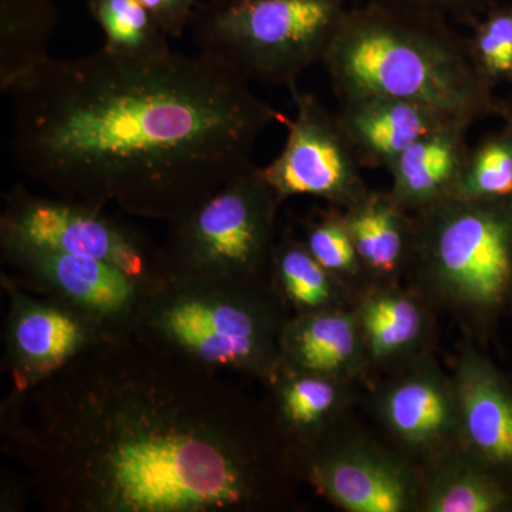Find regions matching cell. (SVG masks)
<instances>
[{"mask_svg": "<svg viewBox=\"0 0 512 512\" xmlns=\"http://www.w3.org/2000/svg\"><path fill=\"white\" fill-rule=\"evenodd\" d=\"M295 117L286 119V141L279 156L259 167L281 202L320 198L335 207H352L369 192L362 164L340 126L338 114L313 93H292Z\"/></svg>", "mask_w": 512, "mask_h": 512, "instance_id": "cell-10", "label": "cell"}, {"mask_svg": "<svg viewBox=\"0 0 512 512\" xmlns=\"http://www.w3.org/2000/svg\"><path fill=\"white\" fill-rule=\"evenodd\" d=\"M468 56L488 89L512 87V3L497 2L471 26Z\"/></svg>", "mask_w": 512, "mask_h": 512, "instance_id": "cell-26", "label": "cell"}, {"mask_svg": "<svg viewBox=\"0 0 512 512\" xmlns=\"http://www.w3.org/2000/svg\"><path fill=\"white\" fill-rule=\"evenodd\" d=\"M511 495L477 464L451 458L437 468L427 488L430 512H497L510 507Z\"/></svg>", "mask_w": 512, "mask_h": 512, "instance_id": "cell-22", "label": "cell"}, {"mask_svg": "<svg viewBox=\"0 0 512 512\" xmlns=\"http://www.w3.org/2000/svg\"><path fill=\"white\" fill-rule=\"evenodd\" d=\"M500 116L503 117L504 126L512 131V87L507 99L501 100Z\"/></svg>", "mask_w": 512, "mask_h": 512, "instance_id": "cell-30", "label": "cell"}, {"mask_svg": "<svg viewBox=\"0 0 512 512\" xmlns=\"http://www.w3.org/2000/svg\"><path fill=\"white\" fill-rule=\"evenodd\" d=\"M286 319L271 281L160 276L134 335L214 372L266 384L281 370L279 339Z\"/></svg>", "mask_w": 512, "mask_h": 512, "instance_id": "cell-4", "label": "cell"}, {"mask_svg": "<svg viewBox=\"0 0 512 512\" xmlns=\"http://www.w3.org/2000/svg\"><path fill=\"white\" fill-rule=\"evenodd\" d=\"M413 252L458 301L503 305L512 293V200L451 198L417 212Z\"/></svg>", "mask_w": 512, "mask_h": 512, "instance_id": "cell-7", "label": "cell"}, {"mask_svg": "<svg viewBox=\"0 0 512 512\" xmlns=\"http://www.w3.org/2000/svg\"><path fill=\"white\" fill-rule=\"evenodd\" d=\"M336 114L362 167L386 171L416 141L454 119L426 104L386 96L343 101Z\"/></svg>", "mask_w": 512, "mask_h": 512, "instance_id": "cell-13", "label": "cell"}, {"mask_svg": "<svg viewBox=\"0 0 512 512\" xmlns=\"http://www.w3.org/2000/svg\"><path fill=\"white\" fill-rule=\"evenodd\" d=\"M170 37L184 35L195 13V0H140Z\"/></svg>", "mask_w": 512, "mask_h": 512, "instance_id": "cell-29", "label": "cell"}, {"mask_svg": "<svg viewBox=\"0 0 512 512\" xmlns=\"http://www.w3.org/2000/svg\"><path fill=\"white\" fill-rule=\"evenodd\" d=\"M335 276L313 258L303 241L286 234L276 242L271 284L285 308L299 313L332 308L336 298Z\"/></svg>", "mask_w": 512, "mask_h": 512, "instance_id": "cell-21", "label": "cell"}, {"mask_svg": "<svg viewBox=\"0 0 512 512\" xmlns=\"http://www.w3.org/2000/svg\"><path fill=\"white\" fill-rule=\"evenodd\" d=\"M458 423L484 463L512 468V390L476 353L461 360L457 376Z\"/></svg>", "mask_w": 512, "mask_h": 512, "instance_id": "cell-15", "label": "cell"}, {"mask_svg": "<svg viewBox=\"0 0 512 512\" xmlns=\"http://www.w3.org/2000/svg\"><path fill=\"white\" fill-rule=\"evenodd\" d=\"M3 264L16 284L79 315L103 338L136 333L151 288L158 279L127 274L99 259L63 254L0 235Z\"/></svg>", "mask_w": 512, "mask_h": 512, "instance_id": "cell-8", "label": "cell"}, {"mask_svg": "<svg viewBox=\"0 0 512 512\" xmlns=\"http://www.w3.org/2000/svg\"><path fill=\"white\" fill-rule=\"evenodd\" d=\"M360 262L377 274H393L413 252L414 220L389 191H369L343 212Z\"/></svg>", "mask_w": 512, "mask_h": 512, "instance_id": "cell-17", "label": "cell"}, {"mask_svg": "<svg viewBox=\"0 0 512 512\" xmlns=\"http://www.w3.org/2000/svg\"><path fill=\"white\" fill-rule=\"evenodd\" d=\"M383 410L390 429L417 446L439 443L458 424L456 396L430 373L397 383L387 393Z\"/></svg>", "mask_w": 512, "mask_h": 512, "instance_id": "cell-19", "label": "cell"}, {"mask_svg": "<svg viewBox=\"0 0 512 512\" xmlns=\"http://www.w3.org/2000/svg\"><path fill=\"white\" fill-rule=\"evenodd\" d=\"M278 200L259 167L168 221L160 276L218 282L271 281Z\"/></svg>", "mask_w": 512, "mask_h": 512, "instance_id": "cell-6", "label": "cell"}, {"mask_svg": "<svg viewBox=\"0 0 512 512\" xmlns=\"http://www.w3.org/2000/svg\"><path fill=\"white\" fill-rule=\"evenodd\" d=\"M2 288L8 296L3 363L12 377V390L35 386L106 339L79 315L22 288L5 271Z\"/></svg>", "mask_w": 512, "mask_h": 512, "instance_id": "cell-11", "label": "cell"}, {"mask_svg": "<svg viewBox=\"0 0 512 512\" xmlns=\"http://www.w3.org/2000/svg\"><path fill=\"white\" fill-rule=\"evenodd\" d=\"M231 2V0H208V3H225Z\"/></svg>", "mask_w": 512, "mask_h": 512, "instance_id": "cell-31", "label": "cell"}, {"mask_svg": "<svg viewBox=\"0 0 512 512\" xmlns=\"http://www.w3.org/2000/svg\"><path fill=\"white\" fill-rule=\"evenodd\" d=\"M456 198L512 200V131L503 127L470 148Z\"/></svg>", "mask_w": 512, "mask_h": 512, "instance_id": "cell-25", "label": "cell"}, {"mask_svg": "<svg viewBox=\"0 0 512 512\" xmlns=\"http://www.w3.org/2000/svg\"><path fill=\"white\" fill-rule=\"evenodd\" d=\"M359 336L356 319L333 306L293 315L279 339L281 367L338 380L359 359Z\"/></svg>", "mask_w": 512, "mask_h": 512, "instance_id": "cell-16", "label": "cell"}, {"mask_svg": "<svg viewBox=\"0 0 512 512\" xmlns=\"http://www.w3.org/2000/svg\"><path fill=\"white\" fill-rule=\"evenodd\" d=\"M350 0H231L194 13L202 52L248 77L295 93L306 70L322 63Z\"/></svg>", "mask_w": 512, "mask_h": 512, "instance_id": "cell-5", "label": "cell"}, {"mask_svg": "<svg viewBox=\"0 0 512 512\" xmlns=\"http://www.w3.org/2000/svg\"><path fill=\"white\" fill-rule=\"evenodd\" d=\"M211 53L50 56L10 89L16 164L56 197L171 221L254 167L288 117Z\"/></svg>", "mask_w": 512, "mask_h": 512, "instance_id": "cell-2", "label": "cell"}, {"mask_svg": "<svg viewBox=\"0 0 512 512\" xmlns=\"http://www.w3.org/2000/svg\"><path fill=\"white\" fill-rule=\"evenodd\" d=\"M303 244L335 278L356 274L362 266L343 212L330 210L309 221Z\"/></svg>", "mask_w": 512, "mask_h": 512, "instance_id": "cell-27", "label": "cell"}, {"mask_svg": "<svg viewBox=\"0 0 512 512\" xmlns=\"http://www.w3.org/2000/svg\"><path fill=\"white\" fill-rule=\"evenodd\" d=\"M320 64L339 103L386 96L471 124L500 116L501 100L477 76L466 37L437 16L352 3Z\"/></svg>", "mask_w": 512, "mask_h": 512, "instance_id": "cell-3", "label": "cell"}, {"mask_svg": "<svg viewBox=\"0 0 512 512\" xmlns=\"http://www.w3.org/2000/svg\"><path fill=\"white\" fill-rule=\"evenodd\" d=\"M0 235L86 256L144 279L160 278L158 247L104 208L60 197H42L15 185L3 198Z\"/></svg>", "mask_w": 512, "mask_h": 512, "instance_id": "cell-9", "label": "cell"}, {"mask_svg": "<svg viewBox=\"0 0 512 512\" xmlns=\"http://www.w3.org/2000/svg\"><path fill=\"white\" fill-rule=\"evenodd\" d=\"M272 393V424L296 447L319 439L338 410V380L281 367L269 380Z\"/></svg>", "mask_w": 512, "mask_h": 512, "instance_id": "cell-18", "label": "cell"}, {"mask_svg": "<svg viewBox=\"0 0 512 512\" xmlns=\"http://www.w3.org/2000/svg\"><path fill=\"white\" fill-rule=\"evenodd\" d=\"M137 335L103 339L0 412L2 453L49 512H248L269 427L234 382Z\"/></svg>", "mask_w": 512, "mask_h": 512, "instance_id": "cell-1", "label": "cell"}, {"mask_svg": "<svg viewBox=\"0 0 512 512\" xmlns=\"http://www.w3.org/2000/svg\"><path fill=\"white\" fill-rule=\"evenodd\" d=\"M360 323L373 355L389 357L414 345L423 330V312L404 293L376 292L366 299Z\"/></svg>", "mask_w": 512, "mask_h": 512, "instance_id": "cell-24", "label": "cell"}, {"mask_svg": "<svg viewBox=\"0 0 512 512\" xmlns=\"http://www.w3.org/2000/svg\"><path fill=\"white\" fill-rule=\"evenodd\" d=\"M353 3L409 10L473 26L498 0H350Z\"/></svg>", "mask_w": 512, "mask_h": 512, "instance_id": "cell-28", "label": "cell"}, {"mask_svg": "<svg viewBox=\"0 0 512 512\" xmlns=\"http://www.w3.org/2000/svg\"><path fill=\"white\" fill-rule=\"evenodd\" d=\"M90 13L104 33L107 52L156 57L171 52L167 33L140 0H89Z\"/></svg>", "mask_w": 512, "mask_h": 512, "instance_id": "cell-23", "label": "cell"}, {"mask_svg": "<svg viewBox=\"0 0 512 512\" xmlns=\"http://www.w3.org/2000/svg\"><path fill=\"white\" fill-rule=\"evenodd\" d=\"M298 458L306 480L346 511L400 512L412 503L409 474L377 451L313 441Z\"/></svg>", "mask_w": 512, "mask_h": 512, "instance_id": "cell-12", "label": "cell"}, {"mask_svg": "<svg viewBox=\"0 0 512 512\" xmlns=\"http://www.w3.org/2000/svg\"><path fill=\"white\" fill-rule=\"evenodd\" d=\"M473 124L453 119L407 148L387 173L390 194L406 211H423L456 198Z\"/></svg>", "mask_w": 512, "mask_h": 512, "instance_id": "cell-14", "label": "cell"}, {"mask_svg": "<svg viewBox=\"0 0 512 512\" xmlns=\"http://www.w3.org/2000/svg\"><path fill=\"white\" fill-rule=\"evenodd\" d=\"M56 26L52 0H0V90L9 93L19 80L49 59Z\"/></svg>", "mask_w": 512, "mask_h": 512, "instance_id": "cell-20", "label": "cell"}]
</instances>
